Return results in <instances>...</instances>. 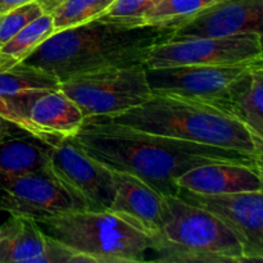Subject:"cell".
Instances as JSON below:
<instances>
[{"mask_svg": "<svg viewBox=\"0 0 263 263\" xmlns=\"http://www.w3.org/2000/svg\"><path fill=\"white\" fill-rule=\"evenodd\" d=\"M45 249V234L35 220L10 215L0 226V263H35Z\"/></svg>", "mask_w": 263, "mask_h": 263, "instance_id": "e0dca14e", "label": "cell"}, {"mask_svg": "<svg viewBox=\"0 0 263 263\" xmlns=\"http://www.w3.org/2000/svg\"><path fill=\"white\" fill-rule=\"evenodd\" d=\"M58 85L59 81L51 74L22 63L7 69H0V97L32 90L58 89Z\"/></svg>", "mask_w": 263, "mask_h": 263, "instance_id": "ffe728a7", "label": "cell"}, {"mask_svg": "<svg viewBox=\"0 0 263 263\" xmlns=\"http://www.w3.org/2000/svg\"><path fill=\"white\" fill-rule=\"evenodd\" d=\"M58 89L80 108L84 118L118 115L152 97L144 64L71 77L59 82Z\"/></svg>", "mask_w": 263, "mask_h": 263, "instance_id": "8992f818", "label": "cell"}, {"mask_svg": "<svg viewBox=\"0 0 263 263\" xmlns=\"http://www.w3.org/2000/svg\"><path fill=\"white\" fill-rule=\"evenodd\" d=\"M69 140L108 168L128 172L164 197L179 194L177 180L202 164L241 163L262 168V158L252 154L154 135L97 117L85 118Z\"/></svg>", "mask_w": 263, "mask_h": 263, "instance_id": "6da1fadb", "label": "cell"}, {"mask_svg": "<svg viewBox=\"0 0 263 263\" xmlns=\"http://www.w3.org/2000/svg\"><path fill=\"white\" fill-rule=\"evenodd\" d=\"M261 59H263L262 35L247 32L226 37H197L157 44L149 51L144 67L235 66Z\"/></svg>", "mask_w": 263, "mask_h": 263, "instance_id": "9c48e42d", "label": "cell"}, {"mask_svg": "<svg viewBox=\"0 0 263 263\" xmlns=\"http://www.w3.org/2000/svg\"><path fill=\"white\" fill-rule=\"evenodd\" d=\"M0 117L48 145L73 136L85 120L80 108L59 89L0 97Z\"/></svg>", "mask_w": 263, "mask_h": 263, "instance_id": "52a82bcc", "label": "cell"}, {"mask_svg": "<svg viewBox=\"0 0 263 263\" xmlns=\"http://www.w3.org/2000/svg\"><path fill=\"white\" fill-rule=\"evenodd\" d=\"M115 0H64L51 12L55 32L99 18Z\"/></svg>", "mask_w": 263, "mask_h": 263, "instance_id": "44dd1931", "label": "cell"}, {"mask_svg": "<svg viewBox=\"0 0 263 263\" xmlns=\"http://www.w3.org/2000/svg\"><path fill=\"white\" fill-rule=\"evenodd\" d=\"M163 225L151 238L154 261L166 263L249 262L235 234L212 213L177 195L164 197Z\"/></svg>", "mask_w": 263, "mask_h": 263, "instance_id": "277c9868", "label": "cell"}, {"mask_svg": "<svg viewBox=\"0 0 263 263\" xmlns=\"http://www.w3.org/2000/svg\"><path fill=\"white\" fill-rule=\"evenodd\" d=\"M63 2L64 0H36V3L40 5L43 12L46 13V14H51V12H53L57 7H59Z\"/></svg>", "mask_w": 263, "mask_h": 263, "instance_id": "83f0119b", "label": "cell"}, {"mask_svg": "<svg viewBox=\"0 0 263 263\" xmlns=\"http://www.w3.org/2000/svg\"><path fill=\"white\" fill-rule=\"evenodd\" d=\"M49 171L89 211H108L115 199L112 171L69 139L49 148Z\"/></svg>", "mask_w": 263, "mask_h": 263, "instance_id": "30bf717a", "label": "cell"}, {"mask_svg": "<svg viewBox=\"0 0 263 263\" xmlns=\"http://www.w3.org/2000/svg\"><path fill=\"white\" fill-rule=\"evenodd\" d=\"M87 210L49 168L0 184V211L37 221L48 216Z\"/></svg>", "mask_w": 263, "mask_h": 263, "instance_id": "8fae6325", "label": "cell"}, {"mask_svg": "<svg viewBox=\"0 0 263 263\" xmlns=\"http://www.w3.org/2000/svg\"><path fill=\"white\" fill-rule=\"evenodd\" d=\"M46 143L30 134L18 133L0 141V184L49 167Z\"/></svg>", "mask_w": 263, "mask_h": 263, "instance_id": "2e32d148", "label": "cell"}, {"mask_svg": "<svg viewBox=\"0 0 263 263\" xmlns=\"http://www.w3.org/2000/svg\"><path fill=\"white\" fill-rule=\"evenodd\" d=\"M36 222L44 234L90 263L143 262L151 251L146 234L109 211H72Z\"/></svg>", "mask_w": 263, "mask_h": 263, "instance_id": "5b68a950", "label": "cell"}, {"mask_svg": "<svg viewBox=\"0 0 263 263\" xmlns=\"http://www.w3.org/2000/svg\"><path fill=\"white\" fill-rule=\"evenodd\" d=\"M261 63L263 59L235 66L145 68V73L152 94L204 103L223 112L239 82Z\"/></svg>", "mask_w": 263, "mask_h": 263, "instance_id": "ba28073f", "label": "cell"}, {"mask_svg": "<svg viewBox=\"0 0 263 263\" xmlns=\"http://www.w3.org/2000/svg\"><path fill=\"white\" fill-rule=\"evenodd\" d=\"M263 0H218L176 26L168 41L261 33Z\"/></svg>", "mask_w": 263, "mask_h": 263, "instance_id": "4fadbf2b", "label": "cell"}, {"mask_svg": "<svg viewBox=\"0 0 263 263\" xmlns=\"http://www.w3.org/2000/svg\"><path fill=\"white\" fill-rule=\"evenodd\" d=\"M171 26L130 27L94 20L54 32L22 64L41 69L59 82L104 69L144 64L157 44L168 41Z\"/></svg>", "mask_w": 263, "mask_h": 263, "instance_id": "7a4b0ae2", "label": "cell"}, {"mask_svg": "<svg viewBox=\"0 0 263 263\" xmlns=\"http://www.w3.org/2000/svg\"><path fill=\"white\" fill-rule=\"evenodd\" d=\"M55 32L51 14H41L18 31L0 48V69H7L22 63L46 39Z\"/></svg>", "mask_w": 263, "mask_h": 263, "instance_id": "d6986e66", "label": "cell"}, {"mask_svg": "<svg viewBox=\"0 0 263 263\" xmlns=\"http://www.w3.org/2000/svg\"><path fill=\"white\" fill-rule=\"evenodd\" d=\"M218 0H162L146 13L144 25L176 27Z\"/></svg>", "mask_w": 263, "mask_h": 263, "instance_id": "7402d4cb", "label": "cell"}, {"mask_svg": "<svg viewBox=\"0 0 263 263\" xmlns=\"http://www.w3.org/2000/svg\"><path fill=\"white\" fill-rule=\"evenodd\" d=\"M35 263H89V261L45 234V249Z\"/></svg>", "mask_w": 263, "mask_h": 263, "instance_id": "d4e9b609", "label": "cell"}, {"mask_svg": "<svg viewBox=\"0 0 263 263\" xmlns=\"http://www.w3.org/2000/svg\"><path fill=\"white\" fill-rule=\"evenodd\" d=\"M162 0H115L98 20L117 25L144 26V18Z\"/></svg>", "mask_w": 263, "mask_h": 263, "instance_id": "603a6c76", "label": "cell"}, {"mask_svg": "<svg viewBox=\"0 0 263 263\" xmlns=\"http://www.w3.org/2000/svg\"><path fill=\"white\" fill-rule=\"evenodd\" d=\"M115 199L108 211L152 238L163 225L164 195L126 171L110 170Z\"/></svg>", "mask_w": 263, "mask_h": 263, "instance_id": "5bb4252c", "label": "cell"}, {"mask_svg": "<svg viewBox=\"0 0 263 263\" xmlns=\"http://www.w3.org/2000/svg\"><path fill=\"white\" fill-rule=\"evenodd\" d=\"M177 186L208 195L262 192V168L241 163L202 164L185 172Z\"/></svg>", "mask_w": 263, "mask_h": 263, "instance_id": "9a60e30c", "label": "cell"}, {"mask_svg": "<svg viewBox=\"0 0 263 263\" xmlns=\"http://www.w3.org/2000/svg\"><path fill=\"white\" fill-rule=\"evenodd\" d=\"M177 197L203 208L222 221L236 235L249 262L263 259V195L262 192L230 194H198L180 189Z\"/></svg>", "mask_w": 263, "mask_h": 263, "instance_id": "7c38bea8", "label": "cell"}, {"mask_svg": "<svg viewBox=\"0 0 263 263\" xmlns=\"http://www.w3.org/2000/svg\"><path fill=\"white\" fill-rule=\"evenodd\" d=\"M97 118L154 135L231 149L262 158V138L239 120L204 103L152 94L139 107Z\"/></svg>", "mask_w": 263, "mask_h": 263, "instance_id": "3957f363", "label": "cell"}, {"mask_svg": "<svg viewBox=\"0 0 263 263\" xmlns=\"http://www.w3.org/2000/svg\"><path fill=\"white\" fill-rule=\"evenodd\" d=\"M223 112L263 139V63L239 82Z\"/></svg>", "mask_w": 263, "mask_h": 263, "instance_id": "ac0fdd59", "label": "cell"}, {"mask_svg": "<svg viewBox=\"0 0 263 263\" xmlns=\"http://www.w3.org/2000/svg\"><path fill=\"white\" fill-rule=\"evenodd\" d=\"M23 130H20L17 126H14L13 123H10L9 121L4 120L3 117H0V141L3 139L8 138L10 135H14V134L22 133Z\"/></svg>", "mask_w": 263, "mask_h": 263, "instance_id": "484cf974", "label": "cell"}, {"mask_svg": "<svg viewBox=\"0 0 263 263\" xmlns=\"http://www.w3.org/2000/svg\"><path fill=\"white\" fill-rule=\"evenodd\" d=\"M41 14H44V12L40 5L32 2L0 15V48L8 43L18 31L22 30L26 25L40 17Z\"/></svg>", "mask_w": 263, "mask_h": 263, "instance_id": "cb8c5ba5", "label": "cell"}, {"mask_svg": "<svg viewBox=\"0 0 263 263\" xmlns=\"http://www.w3.org/2000/svg\"><path fill=\"white\" fill-rule=\"evenodd\" d=\"M32 2H36V0H0V15Z\"/></svg>", "mask_w": 263, "mask_h": 263, "instance_id": "4316f807", "label": "cell"}]
</instances>
